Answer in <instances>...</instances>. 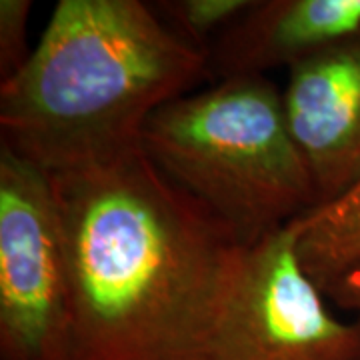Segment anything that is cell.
Masks as SVG:
<instances>
[{
	"label": "cell",
	"mask_w": 360,
	"mask_h": 360,
	"mask_svg": "<svg viewBox=\"0 0 360 360\" xmlns=\"http://www.w3.org/2000/svg\"><path fill=\"white\" fill-rule=\"evenodd\" d=\"M336 278H348V281H354V283H360V266H354V269H348L345 272H340V274H336L333 278H328V281H324L322 284L330 283V281H336ZM319 284V286H322Z\"/></svg>",
	"instance_id": "cell-12"
},
{
	"label": "cell",
	"mask_w": 360,
	"mask_h": 360,
	"mask_svg": "<svg viewBox=\"0 0 360 360\" xmlns=\"http://www.w3.org/2000/svg\"><path fill=\"white\" fill-rule=\"evenodd\" d=\"M255 0H158L155 14L186 44L208 54L224 28L240 18Z\"/></svg>",
	"instance_id": "cell-9"
},
{
	"label": "cell",
	"mask_w": 360,
	"mask_h": 360,
	"mask_svg": "<svg viewBox=\"0 0 360 360\" xmlns=\"http://www.w3.org/2000/svg\"><path fill=\"white\" fill-rule=\"evenodd\" d=\"M141 150L240 246L316 208L283 90L266 77L224 78L162 104L142 129Z\"/></svg>",
	"instance_id": "cell-3"
},
{
	"label": "cell",
	"mask_w": 360,
	"mask_h": 360,
	"mask_svg": "<svg viewBox=\"0 0 360 360\" xmlns=\"http://www.w3.org/2000/svg\"><path fill=\"white\" fill-rule=\"evenodd\" d=\"M70 356V281L51 174L0 144V360Z\"/></svg>",
	"instance_id": "cell-5"
},
{
	"label": "cell",
	"mask_w": 360,
	"mask_h": 360,
	"mask_svg": "<svg viewBox=\"0 0 360 360\" xmlns=\"http://www.w3.org/2000/svg\"><path fill=\"white\" fill-rule=\"evenodd\" d=\"M298 257L316 284L360 266V186L300 217Z\"/></svg>",
	"instance_id": "cell-8"
},
{
	"label": "cell",
	"mask_w": 360,
	"mask_h": 360,
	"mask_svg": "<svg viewBox=\"0 0 360 360\" xmlns=\"http://www.w3.org/2000/svg\"><path fill=\"white\" fill-rule=\"evenodd\" d=\"M30 0H0V84L25 66L30 52L26 51Z\"/></svg>",
	"instance_id": "cell-10"
},
{
	"label": "cell",
	"mask_w": 360,
	"mask_h": 360,
	"mask_svg": "<svg viewBox=\"0 0 360 360\" xmlns=\"http://www.w3.org/2000/svg\"><path fill=\"white\" fill-rule=\"evenodd\" d=\"M283 104L316 208L360 186V32L288 68Z\"/></svg>",
	"instance_id": "cell-6"
},
{
	"label": "cell",
	"mask_w": 360,
	"mask_h": 360,
	"mask_svg": "<svg viewBox=\"0 0 360 360\" xmlns=\"http://www.w3.org/2000/svg\"><path fill=\"white\" fill-rule=\"evenodd\" d=\"M72 307L70 360H202L243 246L142 150L51 174Z\"/></svg>",
	"instance_id": "cell-1"
},
{
	"label": "cell",
	"mask_w": 360,
	"mask_h": 360,
	"mask_svg": "<svg viewBox=\"0 0 360 360\" xmlns=\"http://www.w3.org/2000/svg\"><path fill=\"white\" fill-rule=\"evenodd\" d=\"M321 290L328 300H335L338 307L356 312V321L360 322V283L348 278H336L322 284Z\"/></svg>",
	"instance_id": "cell-11"
},
{
	"label": "cell",
	"mask_w": 360,
	"mask_h": 360,
	"mask_svg": "<svg viewBox=\"0 0 360 360\" xmlns=\"http://www.w3.org/2000/svg\"><path fill=\"white\" fill-rule=\"evenodd\" d=\"M359 32L360 0H255L210 44L208 75L266 77Z\"/></svg>",
	"instance_id": "cell-7"
},
{
	"label": "cell",
	"mask_w": 360,
	"mask_h": 360,
	"mask_svg": "<svg viewBox=\"0 0 360 360\" xmlns=\"http://www.w3.org/2000/svg\"><path fill=\"white\" fill-rule=\"evenodd\" d=\"M208 75V56L141 0H60L0 84V144L49 174L141 150L146 120Z\"/></svg>",
	"instance_id": "cell-2"
},
{
	"label": "cell",
	"mask_w": 360,
	"mask_h": 360,
	"mask_svg": "<svg viewBox=\"0 0 360 360\" xmlns=\"http://www.w3.org/2000/svg\"><path fill=\"white\" fill-rule=\"evenodd\" d=\"M300 217L234 262L202 360H360V322L333 314L298 257Z\"/></svg>",
	"instance_id": "cell-4"
}]
</instances>
